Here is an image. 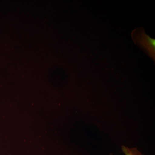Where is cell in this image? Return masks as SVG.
<instances>
[{
  "mask_svg": "<svg viewBox=\"0 0 155 155\" xmlns=\"http://www.w3.org/2000/svg\"><path fill=\"white\" fill-rule=\"evenodd\" d=\"M134 40L136 41V43H138L145 49L147 51L153 59L155 57V40L147 36L143 30L137 29L132 33Z\"/></svg>",
  "mask_w": 155,
  "mask_h": 155,
  "instance_id": "1",
  "label": "cell"
},
{
  "mask_svg": "<svg viewBox=\"0 0 155 155\" xmlns=\"http://www.w3.org/2000/svg\"><path fill=\"white\" fill-rule=\"evenodd\" d=\"M122 151L125 155H143L136 148H129L127 147L122 146Z\"/></svg>",
  "mask_w": 155,
  "mask_h": 155,
  "instance_id": "2",
  "label": "cell"
}]
</instances>
